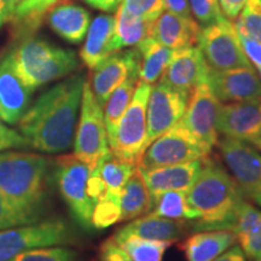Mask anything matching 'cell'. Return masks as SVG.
Returning a JSON list of instances; mask_svg holds the SVG:
<instances>
[{"instance_id":"1","label":"cell","mask_w":261,"mask_h":261,"mask_svg":"<svg viewBox=\"0 0 261 261\" xmlns=\"http://www.w3.org/2000/svg\"><path fill=\"white\" fill-rule=\"evenodd\" d=\"M85 75L75 74L45 91L18 121L29 148L45 154H62L74 142Z\"/></svg>"},{"instance_id":"2","label":"cell","mask_w":261,"mask_h":261,"mask_svg":"<svg viewBox=\"0 0 261 261\" xmlns=\"http://www.w3.org/2000/svg\"><path fill=\"white\" fill-rule=\"evenodd\" d=\"M189 205L197 219L188 221L195 232L212 230H233L243 195L226 168L210 155L202 160L195 181L187 191Z\"/></svg>"},{"instance_id":"3","label":"cell","mask_w":261,"mask_h":261,"mask_svg":"<svg viewBox=\"0 0 261 261\" xmlns=\"http://www.w3.org/2000/svg\"><path fill=\"white\" fill-rule=\"evenodd\" d=\"M50 160L32 152H0V192L39 219L48 194Z\"/></svg>"},{"instance_id":"4","label":"cell","mask_w":261,"mask_h":261,"mask_svg":"<svg viewBox=\"0 0 261 261\" xmlns=\"http://www.w3.org/2000/svg\"><path fill=\"white\" fill-rule=\"evenodd\" d=\"M9 55L16 73L32 91L67 76L79 68L74 51L32 37L24 38Z\"/></svg>"},{"instance_id":"5","label":"cell","mask_w":261,"mask_h":261,"mask_svg":"<svg viewBox=\"0 0 261 261\" xmlns=\"http://www.w3.org/2000/svg\"><path fill=\"white\" fill-rule=\"evenodd\" d=\"M151 87L152 85L139 81L129 106L117 123L114 137L109 140L110 151L116 158L137 166L146 149V106Z\"/></svg>"},{"instance_id":"6","label":"cell","mask_w":261,"mask_h":261,"mask_svg":"<svg viewBox=\"0 0 261 261\" xmlns=\"http://www.w3.org/2000/svg\"><path fill=\"white\" fill-rule=\"evenodd\" d=\"M109 151L103 108L94 98L86 80L81 98L80 119L74 136V155L93 171Z\"/></svg>"},{"instance_id":"7","label":"cell","mask_w":261,"mask_h":261,"mask_svg":"<svg viewBox=\"0 0 261 261\" xmlns=\"http://www.w3.org/2000/svg\"><path fill=\"white\" fill-rule=\"evenodd\" d=\"M74 234L63 219H47L0 231V261H9L18 254L37 248L65 246Z\"/></svg>"},{"instance_id":"8","label":"cell","mask_w":261,"mask_h":261,"mask_svg":"<svg viewBox=\"0 0 261 261\" xmlns=\"http://www.w3.org/2000/svg\"><path fill=\"white\" fill-rule=\"evenodd\" d=\"M196 45L210 70L252 67L244 55L234 23L225 16L203 25Z\"/></svg>"},{"instance_id":"9","label":"cell","mask_w":261,"mask_h":261,"mask_svg":"<svg viewBox=\"0 0 261 261\" xmlns=\"http://www.w3.org/2000/svg\"><path fill=\"white\" fill-rule=\"evenodd\" d=\"M221 159L241 194L261 208V152L249 143L227 137L218 139Z\"/></svg>"},{"instance_id":"10","label":"cell","mask_w":261,"mask_h":261,"mask_svg":"<svg viewBox=\"0 0 261 261\" xmlns=\"http://www.w3.org/2000/svg\"><path fill=\"white\" fill-rule=\"evenodd\" d=\"M205 156L207 152L180 120L150 143L139 160L138 168L167 167Z\"/></svg>"},{"instance_id":"11","label":"cell","mask_w":261,"mask_h":261,"mask_svg":"<svg viewBox=\"0 0 261 261\" xmlns=\"http://www.w3.org/2000/svg\"><path fill=\"white\" fill-rule=\"evenodd\" d=\"M91 169L74 154L64 155L56 162V179L60 194L74 219L85 228L92 227V214L96 203L89 195Z\"/></svg>"},{"instance_id":"12","label":"cell","mask_w":261,"mask_h":261,"mask_svg":"<svg viewBox=\"0 0 261 261\" xmlns=\"http://www.w3.org/2000/svg\"><path fill=\"white\" fill-rule=\"evenodd\" d=\"M220 107L221 102L211 90L208 81H203L189 93L187 109L181 119L208 155L219 139L217 125Z\"/></svg>"},{"instance_id":"13","label":"cell","mask_w":261,"mask_h":261,"mask_svg":"<svg viewBox=\"0 0 261 261\" xmlns=\"http://www.w3.org/2000/svg\"><path fill=\"white\" fill-rule=\"evenodd\" d=\"M188 97V93L173 89L163 83L151 87L146 106V148L152 140L180 121L187 109Z\"/></svg>"},{"instance_id":"14","label":"cell","mask_w":261,"mask_h":261,"mask_svg":"<svg viewBox=\"0 0 261 261\" xmlns=\"http://www.w3.org/2000/svg\"><path fill=\"white\" fill-rule=\"evenodd\" d=\"M218 133L255 146L261 135V98L221 104Z\"/></svg>"},{"instance_id":"15","label":"cell","mask_w":261,"mask_h":261,"mask_svg":"<svg viewBox=\"0 0 261 261\" xmlns=\"http://www.w3.org/2000/svg\"><path fill=\"white\" fill-rule=\"evenodd\" d=\"M208 85L221 103L261 98V79L253 67L208 70Z\"/></svg>"},{"instance_id":"16","label":"cell","mask_w":261,"mask_h":261,"mask_svg":"<svg viewBox=\"0 0 261 261\" xmlns=\"http://www.w3.org/2000/svg\"><path fill=\"white\" fill-rule=\"evenodd\" d=\"M137 69H139V54L137 48L114 52L98 63L92 69V77L89 83L99 106L102 108L106 106L113 91Z\"/></svg>"},{"instance_id":"17","label":"cell","mask_w":261,"mask_h":261,"mask_svg":"<svg viewBox=\"0 0 261 261\" xmlns=\"http://www.w3.org/2000/svg\"><path fill=\"white\" fill-rule=\"evenodd\" d=\"M208 70L197 46L179 48L173 51L171 62L159 83L189 94L197 85L207 81Z\"/></svg>"},{"instance_id":"18","label":"cell","mask_w":261,"mask_h":261,"mask_svg":"<svg viewBox=\"0 0 261 261\" xmlns=\"http://www.w3.org/2000/svg\"><path fill=\"white\" fill-rule=\"evenodd\" d=\"M33 91L25 86L16 73L10 55L0 62V119L8 125H16L31 103Z\"/></svg>"},{"instance_id":"19","label":"cell","mask_w":261,"mask_h":261,"mask_svg":"<svg viewBox=\"0 0 261 261\" xmlns=\"http://www.w3.org/2000/svg\"><path fill=\"white\" fill-rule=\"evenodd\" d=\"M201 24L192 16H180L163 11L152 23L151 37L171 50H179L197 44Z\"/></svg>"},{"instance_id":"20","label":"cell","mask_w":261,"mask_h":261,"mask_svg":"<svg viewBox=\"0 0 261 261\" xmlns=\"http://www.w3.org/2000/svg\"><path fill=\"white\" fill-rule=\"evenodd\" d=\"M202 160L151 169H139L152 196L165 191L187 192L195 181L202 166Z\"/></svg>"},{"instance_id":"21","label":"cell","mask_w":261,"mask_h":261,"mask_svg":"<svg viewBox=\"0 0 261 261\" xmlns=\"http://www.w3.org/2000/svg\"><path fill=\"white\" fill-rule=\"evenodd\" d=\"M86 35V40L80 51V58L90 69H93L108 56L119 51L115 42V17L114 16H97L92 23H90Z\"/></svg>"},{"instance_id":"22","label":"cell","mask_w":261,"mask_h":261,"mask_svg":"<svg viewBox=\"0 0 261 261\" xmlns=\"http://www.w3.org/2000/svg\"><path fill=\"white\" fill-rule=\"evenodd\" d=\"M47 21L56 34L70 44H80L90 27V14L83 6L61 3L48 12Z\"/></svg>"},{"instance_id":"23","label":"cell","mask_w":261,"mask_h":261,"mask_svg":"<svg viewBox=\"0 0 261 261\" xmlns=\"http://www.w3.org/2000/svg\"><path fill=\"white\" fill-rule=\"evenodd\" d=\"M237 243L231 230L198 231L181 243L187 261H212Z\"/></svg>"},{"instance_id":"24","label":"cell","mask_w":261,"mask_h":261,"mask_svg":"<svg viewBox=\"0 0 261 261\" xmlns=\"http://www.w3.org/2000/svg\"><path fill=\"white\" fill-rule=\"evenodd\" d=\"M233 232L247 259L261 261V210L243 198L237 212Z\"/></svg>"},{"instance_id":"25","label":"cell","mask_w":261,"mask_h":261,"mask_svg":"<svg viewBox=\"0 0 261 261\" xmlns=\"http://www.w3.org/2000/svg\"><path fill=\"white\" fill-rule=\"evenodd\" d=\"M188 228V221L166 219L158 215L145 214L130 220L125 226L119 228V231L137 234L148 240L168 241L173 243L184 237Z\"/></svg>"},{"instance_id":"26","label":"cell","mask_w":261,"mask_h":261,"mask_svg":"<svg viewBox=\"0 0 261 261\" xmlns=\"http://www.w3.org/2000/svg\"><path fill=\"white\" fill-rule=\"evenodd\" d=\"M121 221H130L151 211L152 195L137 167L119 196Z\"/></svg>"},{"instance_id":"27","label":"cell","mask_w":261,"mask_h":261,"mask_svg":"<svg viewBox=\"0 0 261 261\" xmlns=\"http://www.w3.org/2000/svg\"><path fill=\"white\" fill-rule=\"evenodd\" d=\"M136 48L139 54V81L156 84L171 62L173 50L163 46L152 37L146 38Z\"/></svg>"},{"instance_id":"28","label":"cell","mask_w":261,"mask_h":261,"mask_svg":"<svg viewBox=\"0 0 261 261\" xmlns=\"http://www.w3.org/2000/svg\"><path fill=\"white\" fill-rule=\"evenodd\" d=\"M65 0H23L16 8L11 22L12 33L17 38H28L42 24L45 17L55 6Z\"/></svg>"},{"instance_id":"29","label":"cell","mask_w":261,"mask_h":261,"mask_svg":"<svg viewBox=\"0 0 261 261\" xmlns=\"http://www.w3.org/2000/svg\"><path fill=\"white\" fill-rule=\"evenodd\" d=\"M139 69H137L128 75L123 83L117 86L113 93L108 98L106 106L103 107L104 121H106L108 142L114 137L116 126L121 119L127 107L129 106L135 94L136 87L139 83Z\"/></svg>"},{"instance_id":"30","label":"cell","mask_w":261,"mask_h":261,"mask_svg":"<svg viewBox=\"0 0 261 261\" xmlns=\"http://www.w3.org/2000/svg\"><path fill=\"white\" fill-rule=\"evenodd\" d=\"M115 42L117 50L125 47H136L146 38L151 37L152 22L136 17L126 12L121 6L116 10Z\"/></svg>"},{"instance_id":"31","label":"cell","mask_w":261,"mask_h":261,"mask_svg":"<svg viewBox=\"0 0 261 261\" xmlns=\"http://www.w3.org/2000/svg\"><path fill=\"white\" fill-rule=\"evenodd\" d=\"M112 238L132 257L133 261H163L166 250L172 244L168 241L148 240L119 230Z\"/></svg>"},{"instance_id":"32","label":"cell","mask_w":261,"mask_h":261,"mask_svg":"<svg viewBox=\"0 0 261 261\" xmlns=\"http://www.w3.org/2000/svg\"><path fill=\"white\" fill-rule=\"evenodd\" d=\"M148 214L180 221H192L198 217L189 205L185 191H165L152 196V207Z\"/></svg>"},{"instance_id":"33","label":"cell","mask_w":261,"mask_h":261,"mask_svg":"<svg viewBox=\"0 0 261 261\" xmlns=\"http://www.w3.org/2000/svg\"><path fill=\"white\" fill-rule=\"evenodd\" d=\"M137 167L138 166L135 163L122 161L116 158L112 151H109L97 166L96 171L106 184L108 196L119 198L123 187Z\"/></svg>"},{"instance_id":"34","label":"cell","mask_w":261,"mask_h":261,"mask_svg":"<svg viewBox=\"0 0 261 261\" xmlns=\"http://www.w3.org/2000/svg\"><path fill=\"white\" fill-rule=\"evenodd\" d=\"M234 27L238 33L261 42V0H247Z\"/></svg>"},{"instance_id":"35","label":"cell","mask_w":261,"mask_h":261,"mask_svg":"<svg viewBox=\"0 0 261 261\" xmlns=\"http://www.w3.org/2000/svg\"><path fill=\"white\" fill-rule=\"evenodd\" d=\"M9 261H77V253L63 246L44 247L27 250Z\"/></svg>"},{"instance_id":"36","label":"cell","mask_w":261,"mask_h":261,"mask_svg":"<svg viewBox=\"0 0 261 261\" xmlns=\"http://www.w3.org/2000/svg\"><path fill=\"white\" fill-rule=\"evenodd\" d=\"M39 220L38 217L21 210L0 192V231L37 223Z\"/></svg>"},{"instance_id":"37","label":"cell","mask_w":261,"mask_h":261,"mask_svg":"<svg viewBox=\"0 0 261 261\" xmlns=\"http://www.w3.org/2000/svg\"><path fill=\"white\" fill-rule=\"evenodd\" d=\"M119 221H121L119 198L107 196L97 202L92 214V226L94 228L103 230L117 224Z\"/></svg>"},{"instance_id":"38","label":"cell","mask_w":261,"mask_h":261,"mask_svg":"<svg viewBox=\"0 0 261 261\" xmlns=\"http://www.w3.org/2000/svg\"><path fill=\"white\" fill-rule=\"evenodd\" d=\"M120 6L136 17L154 22L165 11L163 0H122Z\"/></svg>"},{"instance_id":"39","label":"cell","mask_w":261,"mask_h":261,"mask_svg":"<svg viewBox=\"0 0 261 261\" xmlns=\"http://www.w3.org/2000/svg\"><path fill=\"white\" fill-rule=\"evenodd\" d=\"M191 14L201 25H208L220 18L221 10L218 0H189Z\"/></svg>"},{"instance_id":"40","label":"cell","mask_w":261,"mask_h":261,"mask_svg":"<svg viewBox=\"0 0 261 261\" xmlns=\"http://www.w3.org/2000/svg\"><path fill=\"white\" fill-rule=\"evenodd\" d=\"M14 148H29L27 140L17 130L10 128L0 119V152Z\"/></svg>"},{"instance_id":"41","label":"cell","mask_w":261,"mask_h":261,"mask_svg":"<svg viewBox=\"0 0 261 261\" xmlns=\"http://www.w3.org/2000/svg\"><path fill=\"white\" fill-rule=\"evenodd\" d=\"M238 37H240L244 55H246L248 61L250 62L252 67L256 70L261 79V42L250 37H247L242 33H238Z\"/></svg>"},{"instance_id":"42","label":"cell","mask_w":261,"mask_h":261,"mask_svg":"<svg viewBox=\"0 0 261 261\" xmlns=\"http://www.w3.org/2000/svg\"><path fill=\"white\" fill-rule=\"evenodd\" d=\"M100 261H133L113 238L104 241L99 250Z\"/></svg>"},{"instance_id":"43","label":"cell","mask_w":261,"mask_h":261,"mask_svg":"<svg viewBox=\"0 0 261 261\" xmlns=\"http://www.w3.org/2000/svg\"><path fill=\"white\" fill-rule=\"evenodd\" d=\"M221 10V14L230 21H234L242 11L247 0H218Z\"/></svg>"},{"instance_id":"44","label":"cell","mask_w":261,"mask_h":261,"mask_svg":"<svg viewBox=\"0 0 261 261\" xmlns=\"http://www.w3.org/2000/svg\"><path fill=\"white\" fill-rule=\"evenodd\" d=\"M165 11L180 16H192L189 0H163Z\"/></svg>"},{"instance_id":"45","label":"cell","mask_w":261,"mask_h":261,"mask_svg":"<svg viewBox=\"0 0 261 261\" xmlns=\"http://www.w3.org/2000/svg\"><path fill=\"white\" fill-rule=\"evenodd\" d=\"M212 261H247V257L240 246H232Z\"/></svg>"},{"instance_id":"46","label":"cell","mask_w":261,"mask_h":261,"mask_svg":"<svg viewBox=\"0 0 261 261\" xmlns=\"http://www.w3.org/2000/svg\"><path fill=\"white\" fill-rule=\"evenodd\" d=\"M22 2H23V0H0V10L3 11V14H4L6 19H8V22H10L16 8H17Z\"/></svg>"},{"instance_id":"47","label":"cell","mask_w":261,"mask_h":261,"mask_svg":"<svg viewBox=\"0 0 261 261\" xmlns=\"http://www.w3.org/2000/svg\"><path fill=\"white\" fill-rule=\"evenodd\" d=\"M5 23H8V19H6L4 14L2 12V10H0V28H2Z\"/></svg>"},{"instance_id":"48","label":"cell","mask_w":261,"mask_h":261,"mask_svg":"<svg viewBox=\"0 0 261 261\" xmlns=\"http://www.w3.org/2000/svg\"><path fill=\"white\" fill-rule=\"evenodd\" d=\"M255 148H256V149H259V150H260V152H261V135H260V138H259V140H257V143H256Z\"/></svg>"},{"instance_id":"49","label":"cell","mask_w":261,"mask_h":261,"mask_svg":"<svg viewBox=\"0 0 261 261\" xmlns=\"http://www.w3.org/2000/svg\"><path fill=\"white\" fill-rule=\"evenodd\" d=\"M2 12H3V11H2Z\"/></svg>"}]
</instances>
